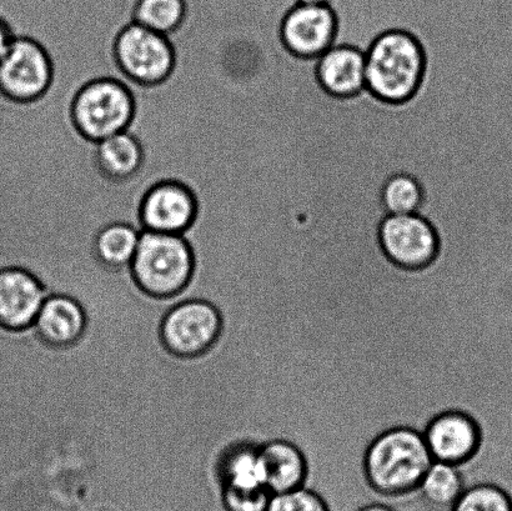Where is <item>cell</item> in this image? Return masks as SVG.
<instances>
[{
    "mask_svg": "<svg viewBox=\"0 0 512 511\" xmlns=\"http://www.w3.org/2000/svg\"><path fill=\"white\" fill-rule=\"evenodd\" d=\"M433 463V455L419 430L406 427L385 430L366 452V482L379 498L398 507L419 500L421 479Z\"/></svg>",
    "mask_w": 512,
    "mask_h": 511,
    "instance_id": "obj_1",
    "label": "cell"
},
{
    "mask_svg": "<svg viewBox=\"0 0 512 511\" xmlns=\"http://www.w3.org/2000/svg\"><path fill=\"white\" fill-rule=\"evenodd\" d=\"M366 58V87L386 102H404L418 89L424 53L413 35L390 30L374 40Z\"/></svg>",
    "mask_w": 512,
    "mask_h": 511,
    "instance_id": "obj_2",
    "label": "cell"
},
{
    "mask_svg": "<svg viewBox=\"0 0 512 511\" xmlns=\"http://www.w3.org/2000/svg\"><path fill=\"white\" fill-rule=\"evenodd\" d=\"M130 270L145 293L160 299L177 297L193 277L192 248L183 234L143 230Z\"/></svg>",
    "mask_w": 512,
    "mask_h": 511,
    "instance_id": "obj_3",
    "label": "cell"
},
{
    "mask_svg": "<svg viewBox=\"0 0 512 511\" xmlns=\"http://www.w3.org/2000/svg\"><path fill=\"white\" fill-rule=\"evenodd\" d=\"M135 103L128 85L114 77L92 80L75 95L72 115L83 137L100 140L125 132L132 124Z\"/></svg>",
    "mask_w": 512,
    "mask_h": 511,
    "instance_id": "obj_4",
    "label": "cell"
},
{
    "mask_svg": "<svg viewBox=\"0 0 512 511\" xmlns=\"http://www.w3.org/2000/svg\"><path fill=\"white\" fill-rule=\"evenodd\" d=\"M119 73L139 85L163 83L172 74L175 52L168 35L130 23L120 30L114 43Z\"/></svg>",
    "mask_w": 512,
    "mask_h": 511,
    "instance_id": "obj_5",
    "label": "cell"
},
{
    "mask_svg": "<svg viewBox=\"0 0 512 511\" xmlns=\"http://www.w3.org/2000/svg\"><path fill=\"white\" fill-rule=\"evenodd\" d=\"M222 333V317L214 305L192 299L179 303L165 315L162 338L178 357H199L214 347Z\"/></svg>",
    "mask_w": 512,
    "mask_h": 511,
    "instance_id": "obj_6",
    "label": "cell"
},
{
    "mask_svg": "<svg viewBox=\"0 0 512 511\" xmlns=\"http://www.w3.org/2000/svg\"><path fill=\"white\" fill-rule=\"evenodd\" d=\"M53 80V64L37 40L15 37L0 60V90L15 102L28 103L43 97Z\"/></svg>",
    "mask_w": 512,
    "mask_h": 511,
    "instance_id": "obj_7",
    "label": "cell"
},
{
    "mask_svg": "<svg viewBox=\"0 0 512 511\" xmlns=\"http://www.w3.org/2000/svg\"><path fill=\"white\" fill-rule=\"evenodd\" d=\"M380 242L385 254L405 269L426 267L439 248L434 228L416 213L386 217L381 223Z\"/></svg>",
    "mask_w": 512,
    "mask_h": 511,
    "instance_id": "obj_8",
    "label": "cell"
},
{
    "mask_svg": "<svg viewBox=\"0 0 512 511\" xmlns=\"http://www.w3.org/2000/svg\"><path fill=\"white\" fill-rule=\"evenodd\" d=\"M197 199L187 185L177 180L155 184L144 195L139 209L142 230L184 234L197 215Z\"/></svg>",
    "mask_w": 512,
    "mask_h": 511,
    "instance_id": "obj_9",
    "label": "cell"
},
{
    "mask_svg": "<svg viewBox=\"0 0 512 511\" xmlns=\"http://www.w3.org/2000/svg\"><path fill=\"white\" fill-rule=\"evenodd\" d=\"M424 438L435 462L461 467L479 452L481 430L471 415L461 410H446L431 419Z\"/></svg>",
    "mask_w": 512,
    "mask_h": 511,
    "instance_id": "obj_10",
    "label": "cell"
},
{
    "mask_svg": "<svg viewBox=\"0 0 512 511\" xmlns=\"http://www.w3.org/2000/svg\"><path fill=\"white\" fill-rule=\"evenodd\" d=\"M336 18L328 4H296L281 24V38L300 57H320L333 47Z\"/></svg>",
    "mask_w": 512,
    "mask_h": 511,
    "instance_id": "obj_11",
    "label": "cell"
},
{
    "mask_svg": "<svg viewBox=\"0 0 512 511\" xmlns=\"http://www.w3.org/2000/svg\"><path fill=\"white\" fill-rule=\"evenodd\" d=\"M47 298L42 283L28 270L0 269V328L9 332L32 328Z\"/></svg>",
    "mask_w": 512,
    "mask_h": 511,
    "instance_id": "obj_12",
    "label": "cell"
},
{
    "mask_svg": "<svg viewBox=\"0 0 512 511\" xmlns=\"http://www.w3.org/2000/svg\"><path fill=\"white\" fill-rule=\"evenodd\" d=\"M87 317L77 300L68 295L53 294L44 300L37 320L35 333L45 344L54 348H67L83 338Z\"/></svg>",
    "mask_w": 512,
    "mask_h": 511,
    "instance_id": "obj_13",
    "label": "cell"
},
{
    "mask_svg": "<svg viewBox=\"0 0 512 511\" xmlns=\"http://www.w3.org/2000/svg\"><path fill=\"white\" fill-rule=\"evenodd\" d=\"M318 78L326 92L350 97L366 88V58L351 47H331L320 55Z\"/></svg>",
    "mask_w": 512,
    "mask_h": 511,
    "instance_id": "obj_14",
    "label": "cell"
},
{
    "mask_svg": "<svg viewBox=\"0 0 512 511\" xmlns=\"http://www.w3.org/2000/svg\"><path fill=\"white\" fill-rule=\"evenodd\" d=\"M266 488L270 494L291 492L305 487L308 463L298 445L285 439H273L260 447Z\"/></svg>",
    "mask_w": 512,
    "mask_h": 511,
    "instance_id": "obj_15",
    "label": "cell"
},
{
    "mask_svg": "<svg viewBox=\"0 0 512 511\" xmlns=\"http://www.w3.org/2000/svg\"><path fill=\"white\" fill-rule=\"evenodd\" d=\"M260 447L244 443L225 453L219 465L220 489L268 490Z\"/></svg>",
    "mask_w": 512,
    "mask_h": 511,
    "instance_id": "obj_16",
    "label": "cell"
},
{
    "mask_svg": "<svg viewBox=\"0 0 512 511\" xmlns=\"http://www.w3.org/2000/svg\"><path fill=\"white\" fill-rule=\"evenodd\" d=\"M143 148L135 135L125 130L97 143V163L110 179L133 178L143 165Z\"/></svg>",
    "mask_w": 512,
    "mask_h": 511,
    "instance_id": "obj_17",
    "label": "cell"
},
{
    "mask_svg": "<svg viewBox=\"0 0 512 511\" xmlns=\"http://www.w3.org/2000/svg\"><path fill=\"white\" fill-rule=\"evenodd\" d=\"M465 489L464 475L459 467L434 460L421 479L418 495L426 507L449 511Z\"/></svg>",
    "mask_w": 512,
    "mask_h": 511,
    "instance_id": "obj_18",
    "label": "cell"
},
{
    "mask_svg": "<svg viewBox=\"0 0 512 511\" xmlns=\"http://www.w3.org/2000/svg\"><path fill=\"white\" fill-rule=\"evenodd\" d=\"M142 232L143 230L128 223H113L100 230L95 242L99 259L109 267H130Z\"/></svg>",
    "mask_w": 512,
    "mask_h": 511,
    "instance_id": "obj_19",
    "label": "cell"
},
{
    "mask_svg": "<svg viewBox=\"0 0 512 511\" xmlns=\"http://www.w3.org/2000/svg\"><path fill=\"white\" fill-rule=\"evenodd\" d=\"M185 9L184 0H139L134 10V22L170 35L182 25Z\"/></svg>",
    "mask_w": 512,
    "mask_h": 511,
    "instance_id": "obj_20",
    "label": "cell"
},
{
    "mask_svg": "<svg viewBox=\"0 0 512 511\" xmlns=\"http://www.w3.org/2000/svg\"><path fill=\"white\" fill-rule=\"evenodd\" d=\"M449 511H512V495L498 484L470 485Z\"/></svg>",
    "mask_w": 512,
    "mask_h": 511,
    "instance_id": "obj_21",
    "label": "cell"
},
{
    "mask_svg": "<svg viewBox=\"0 0 512 511\" xmlns=\"http://www.w3.org/2000/svg\"><path fill=\"white\" fill-rule=\"evenodd\" d=\"M383 203L391 215L414 214L423 200L418 180L408 174H398L385 183Z\"/></svg>",
    "mask_w": 512,
    "mask_h": 511,
    "instance_id": "obj_22",
    "label": "cell"
},
{
    "mask_svg": "<svg viewBox=\"0 0 512 511\" xmlns=\"http://www.w3.org/2000/svg\"><path fill=\"white\" fill-rule=\"evenodd\" d=\"M265 511H333L323 495L308 487L271 494Z\"/></svg>",
    "mask_w": 512,
    "mask_h": 511,
    "instance_id": "obj_23",
    "label": "cell"
},
{
    "mask_svg": "<svg viewBox=\"0 0 512 511\" xmlns=\"http://www.w3.org/2000/svg\"><path fill=\"white\" fill-rule=\"evenodd\" d=\"M271 494L269 490L222 489L224 511H265Z\"/></svg>",
    "mask_w": 512,
    "mask_h": 511,
    "instance_id": "obj_24",
    "label": "cell"
},
{
    "mask_svg": "<svg viewBox=\"0 0 512 511\" xmlns=\"http://www.w3.org/2000/svg\"><path fill=\"white\" fill-rule=\"evenodd\" d=\"M15 35L12 28L4 19L0 18V60L8 53L10 45H12Z\"/></svg>",
    "mask_w": 512,
    "mask_h": 511,
    "instance_id": "obj_25",
    "label": "cell"
},
{
    "mask_svg": "<svg viewBox=\"0 0 512 511\" xmlns=\"http://www.w3.org/2000/svg\"><path fill=\"white\" fill-rule=\"evenodd\" d=\"M354 511H400V509L388 502H371L361 505V507Z\"/></svg>",
    "mask_w": 512,
    "mask_h": 511,
    "instance_id": "obj_26",
    "label": "cell"
},
{
    "mask_svg": "<svg viewBox=\"0 0 512 511\" xmlns=\"http://www.w3.org/2000/svg\"><path fill=\"white\" fill-rule=\"evenodd\" d=\"M330 0H298L299 4L306 5H325L329 4Z\"/></svg>",
    "mask_w": 512,
    "mask_h": 511,
    "instance_id": "obj_27",
    "label": "cell"
}]
</instances>
